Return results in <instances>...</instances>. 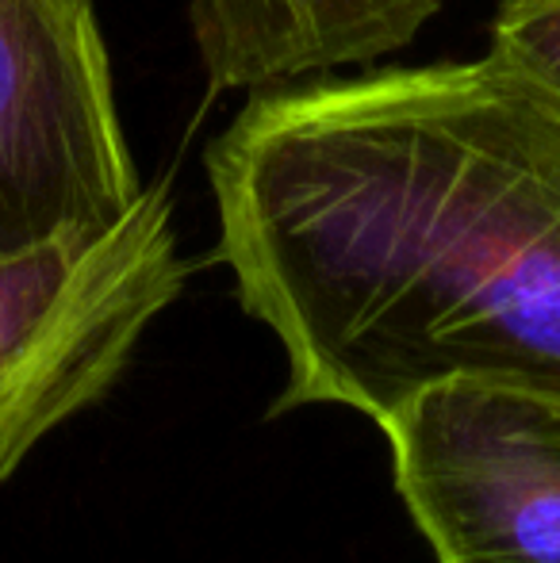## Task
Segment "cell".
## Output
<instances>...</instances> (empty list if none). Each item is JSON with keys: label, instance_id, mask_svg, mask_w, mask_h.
I'll use <instances>...</instances> for the list:
<instances>
[{"label": "cell", "instance_id": "1", "mask_svg": "<svg viewBox=\"0 0 560 563\" xmlns=\"http://www.w3.org/2000/svg\"><path fill=\"white\" fill-rule=\"evenodd\" d=\"M204 165L219 261L288 361L270 415L560 391V92L507 54L257 89Z\"/></svg>", "mask_w": 560, "mask_h": 563}, {"label": "cell", "instance_id": "2", "mask_svg": "<svg viewBox=\"0 0 560 563\" xmlns=\"http://www.w3.org/2000/svg\"><path fill=\"white\" fill-rule=\"evenodd\" d=\"M185 276L165 188H142L105 227L0 257V483L112 391Z\"/></svg>", "mask_w": 560, "mask_h": 563}, {"label": "cell", "instance_id": "3", "mask_svg": "<svg viewBox=\"0 0 560 563\" xmlns=\"http://www.w3.org/2000/svg\"><path fill=\"white\" fill-rule=\"evenodd\" d=\"M142 192L92 0H0V257L120 219Z\"/></svg>", "mask_w": 560, "mask_h": 563}, {"label": "cell", "instance_id": "4", "mask_svg": "<svg viewBox=\"0 0 560 563\" xmlns=\"http://www.w3.org/2000/svg\"><path fill=\"white\" fill-rule=\"evenodd\" d=\"M381 430L438 563H560V391L449 379Z\"/></svg>", "mask_w": 560, "mask_h": 563}, {"label": "cell", "instance_id": "5", "mask_svg": "<svg viewBox=\"0 0 560 563\" xmlns=\"http://www.w3.org/2000/svg\"><path fill=\"white\" fill-rule=\"evenodd\" d=\"M441 0H188L200 66L216 92L273 89L404 51Z\"/></svg>", "mask_w": 560, "mask_h": 563}, {"label": "cell", "instance_id": "6", "mask_svg": "<svg viewBox=\"0 0 560 563\" xmlns=\"http://www.w3.org/2000/svg\"><path fill=\"white\" fill-rule=\"evenodd\" d=\"M560 92V0H499L492 46Z\"/></svg>", "mask_w": 560, "mask_h": 563}]
</instances>
